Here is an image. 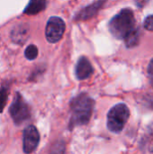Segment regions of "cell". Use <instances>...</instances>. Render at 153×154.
<instances>
[{"instance_id": "6da1fadb", "label": "cell", "mask_w": 153, "mask_h": 154, "mask_svg": "<svg viewBox=\"0 0 153 154\" xmlns=\"http://www.w3.org/2000/svg\"><path fill=\"white\" fill-rule=\"evenodd\" d=\"M95 105V99L86 92H81L73 97L69 101L70 117L68 124L69 131H73L78 126L87 125L93 116Z\"/></svg>"}, {"instance_id": "7a4b0ae2", "label": "cell", "mask_w": 153, "mask_h": 154, "mask_svg": "<svg viewBox=\"0 0 153 154\" xmlns=\"http://www.w3.org/2000/svg\"><path fill=\"white\" fill-rule=\"evenodd\" d=\"M135 17L133 10L129 8L122 9L108 23L110 33L117 40L124 38L135 28Z\"/></svg>"}, {"instance_id": "3957f363", "label": "cell", "mask_w": 153, "mask_h": 154, "mask_svg": "<svg viewBox=\"0 0 153 154\" xmlns=\"http://www.w3.org/2000/svg\"><path fill=\"white\" fill-rule=\"evenodd\" d=\"M131 116L130 108L124 103L112 106L106 116V127L113 134H120L124 129Z\"/></svg>"}, {"instance_id": "277c9868", "label": "cell", "mask_w": 153, "mask_h": 154, "mask_svg": "<svg viewBox=\"0 0 153 154\" xmlns=\"http://www.w3.org/2000/svg\"><path fill=\"white\" fill-rule=\"evenodd\" d=\"M9 115L16 126L29 121L32 117V111L29 104L20 92H15L14 99L9 106Z\"/></svg>"}, {"instance_id": "5b68a950", "label": "cell", "mask_w": 153, "mask_h": 154, "mask_svg": "<svg viewBox=\"0 0 153 154\" xmlns=\"http://www.w3.org/2000/svg\"><path fill=\"white\" fill-rule=\"evenodd\" d=\"M66 31V24L62 18L51 16L48 19L45 27V37L50 43L60 42Z\"/></svg>"}, {"instance_id": "8992f818", "label": "cell", "mask_w": 153, "mask_h": 154, "mask_svg": "<svg viewBox=\"0 0 153 154\" xmlns=\"http://www.w3.org/2000/svg\"><path fill=\"white\" fill-rule=\"evenodd\" d=\"M41 140L40 133L36 126L28 125L23 134V150L25 154L32 153L39 146Z\"/></svg>"}, {"instance_id": "52a82bcc", "label": "cell", "mask_w": 153, "mask_h": 154, "mask_svg": "<svg viewBox=\"0 0 153 154\" xmlns=\"http://www.w3.org/2000/svg\"><path fill=\"white\" fill-rule=\"evenodd\" d=\"M106 1L107 0H96L93 3L84 6L78 12L76 13L73 17V20L75 22H84L90 20L99 13V11L104 7Z\"/></svg>"}, {"instance_id": "ba28073f", "label": "cell", "mask_w": 153, "mask_h": 154, "mask_svg": "<svg viewBox=\"0 0 153 154\" xmlns=\"http://www.w3.org/2000/svg\"><path fill=\"white\" fill-rule=\"evenodd\" d=\"M94 73V68L86 56L78 58L75 66V76L78 80H85L89 79Z\"/></svg>"}, {"instance_id": "9c48e42d", "label": "cell", "mask_w": 153, "mask_h": 154, "mask_svg": "<svg viewBox=\"0 0 153 154\" xmlns=\"http://www.w3.org/2000/svg\"><path fill=\"white\" fill-rule=\"evenodd\" d=\"M11 40L16 44H23L30 36V27L28 24L22 23L15 26L11 32Z\"/></svg>"}, {"instance_id": "30bf717a", "label": "cell", "mask_w": 153, "mask_h": 154, "mask_svg": "<svg viewBox=\"0 0 153 154\" xmlns=\"http://www.w3.org/2000/svg\"><path fill=\"white\" fill-rule=\"evenodd\" d=\"M47 4V0H29L23 13L28 15L38 14L46 9Z\"/></svg>"}, {"instance_id": "8fae6325", "label": "cell", "mask_w": 153, "mask_h": 154, "mask_svg": "<svg viewBox=\"0 0 153 154\" xmlns=\"http://www.w3.org/2000/svg\"><path fill=\"white\" fill-rule=\"evenodd\" d=\"M140 38H141V32H140L139 28L135 27L124 40L126 48L131 49V48L137 46L139 44Z\"/></svg>"}, {"instance_id": "7c38bea8", "label": "cell", "mask_w": 153, "mask_h": 154, "mask_svg": "<svg viewBox=\"0 0 153 154\" xmlns=\"http://www.w3.org/2000/svg\"><path fill=\"white\" fill-rule=\"evenodd\" d=\"M9 91H10L9 83H4L0 87V114L3 113V111L7 104Z\"/></svg>"}, {"instance_id": "4fadbf2b", "label": "cell", "mask_w": 153, "mask_h": 154, "mask_svg": "<svg viewBox=\"0 0 153 154\" xmlns=\"http://www.w3.org/2000/svg\"><path fill=\"white\" fill-rule=\"evenodd\" d=\"M49 154H66V143L63 140L55 141L50 150Z\"/></svg>"}, {"instance_id": "5bb4252c", "label": "cell", "mask_w": 153, "mask_h": 154, "mask_svg": "<svg viewBox=\"0 0 153 154\" xmlns=\"http://www.w3.org/2000/svg\"><path fill=\"white\" fill-rule=\"evenodd\" d=\"M39 54V50L34 44H30L24 50V57L29 60H34Z\"/></svg>"}, {"instance_id": "9a60e30c", "label": "cell", "mask_w": 153, "mask_h": 154, "mask_svg": "<svg viewBox=\"0 0 153 154\" xmlns=\"http://www.w3.org/2000/svg\"><path fill=\"white\" fill-rule=\"evenodd\" d=\"M45 70H46L45 66H43V65L38 66L37 68H35V69L32 70V72L31 73V75L28 78V80L29 81H36L39 79V77H41L45 72Z\"/></svg>"}, {"instance_id": "2e32d148", "label": "cell", "mask_w": 153, "mask_h": 154, "mask_svg": "<svg viewBox=\"0 0 153 154\" xmlns=\"http://www.w3.org/2000/svg\"><path fill=\"white\" fill-rule=\"evenodd\" d=\"M143 26L146 30L153 32V14L146 17L143 23Z\"/></svg>"}, {"instance_id": "e0dca14e", "label": "cell", "mask_w": 153, "mask_h": 154, "mask_svg": "<svg viewBox=\"0 0 153 154\" xmlns=\"http://www.w3.org/2000/svg\"><path fill=\"white\" fill-rule=\"evenodd\" d=\"M148 75H149V78L151 79V85L153 87V59L151 60V62L149 63V66H148Z\"/></svg>"}, {"instance_id": "ac0fdd59", "label": "cell", "mask_w": 153, "mask_h": 154, "mask_svg": "<svg viewBox=\"0 0 153 154\" xmlns=\"http://www.w3.org/2000/svg\"><path fill=\"white\" fill-rule=\"evenodd\" d=\"M149 1H150V0H134L136 5H137L138 7H140V8H142Z\"/></svg>"}]
</instances>
